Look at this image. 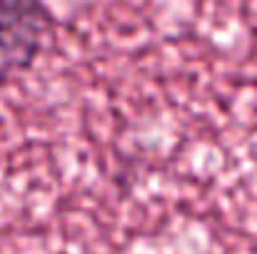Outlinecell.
<instances>
[{
    "instance_id": "6da1fadb",
    "label": "cell",
    "mask_w": 257,
    "mask_h": 254,
    "mask_svg": "<svg viewBox=\"0 0 257 254\" xmlns=\"http://www.w3.org/2000/svg\"><path fill=\"white\" fill-rule=\"evenodd\" d=\"M50 28L53 13L43 0H0V70L30 65Z\"/></svg>"
}]
</instances>
